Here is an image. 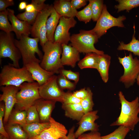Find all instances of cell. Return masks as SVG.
I'll return each instance as SVG.
<instances>
[{"label": "cell", "instance_id": "1", "mask_svg": "<svg viewBox=\"0 0 139 139\" xmlns=\"http://www.w3.org/2000/svg\"><path fill=\"white\" fill-rule=\"evenodd\" d=\"M120 103L121 105L120 114L116 120L110 126H122L134 130L135 125L139 122V98L137 97L131 102L125 99L121 91L118 93Z\"/></svg>", "mask_w": 139, "mask_h": 139}, {"label": "cell", "instance_id": "2", "mask_svg": "<svg viewBox=\"0 0 139 139\" xmlns=\"http://www.w3.org/2000/svg\"><path fill=\"white\" fill-rule=\"evenodd\" d=\"M42 48L44 54L40 63V66L46 71L59 74L60 70L64 67L61 62L62 45L48 41Z\"/></svg>", "mask_w": 139, "mask_h": 139}, {"label": "cell", "instance_id": "3", "mask_svg": "<svg viewBox=\"0 0 139 139\" xmlns=\"http://www.w3.org/2000/svg\"><path fill=\"white\" fill-rule=\"evenodd\" d=\"M34 81L31 73L24 66L18 68L9 64L3 66L0 73V86L11 85L19 87L24 82Z\"/></svg>", "mask_w": 139, "mask_h": 139}, {"label": "cell", "instance_id": "4", "mask_svg": "<svg viewBox=\"0 0 139 139\" xmlns=\"http://www.w3.org/2000/svg\"><path fill=\"white\" fill-rule=\"evenodd\" d=\"M99 38L92 29L89 30H81L79 32L73 34L71 36L70 45L80 53H95L99 55L104 54L102 50H98L94 46L98 41Z\"/></svg>", "mask_w": 139, "mask_h": 139}, {"label": "cell", "instance_id": "5", "mask_svg": "<svg viewBox=\"0 0 139 139\" xmlns=\"http://www.w3.org/2000/svg\"><path fill=\"white\" fill-rule=\"evenodd\" d=\"M39 85L37 82H24L19 87L16 95V109L27 111L35 101L41 98L39 93Z\"/></svg>", "mask_w": 139, "mask_h": 139}, {"label": "cell", "instance_id": "6", "mask_svg": "<svg viewBox=\"0 0 139 139\" xmlns=\"http://www.w3.org/2000/svg\"><path fill=\"white\" fill-rule=\"evenodd\" d=\"M39 41L38 38H32L24 35L19 40L15 39L14 43L21 54L23 66L30 62L39 60L35 56L36 54L42 59L43 55L38 47Z\"/></svg>", "mask_w": 139, "mask_h": 139}, {"label": "cell", "instance_id": "7", "mask_svg": "<svg viewBox=\"0 0 139 139\" xmlns=\"http://www.w3.org/2000/svg\"><path fill=\"white\" fill-rule=\"evenodd\" d=\"M118 59L124 68L123 74L119 81L124 84L125 88H128L133 85L139 74V59L137 57L134 58L131 52L128 56Z\"/></svg>", "mask_w": 139, "mask_h": 139}, {"label": "cell", "instance_id": "8", "mask_svg": "<svg viewBox=\"0 0 139 139\" xmlns=\"http://www.w3.org/2000/svg\"><path fill=\"white\" fill-rule=\"evenodd\" d=\"M14 39L11 32H0V58H9L13 62V65L20 68L19 61L22 56L19 50L15 45Z\"/></svg>", "mask_w": 139, "mask_h": 139}, {"label": "cell", "instance_id": "9", "mask_svg": "<svg viewBox=\"0 0 139 139\" xmlns=\"http://www.w3.org/2000/svg\"><path fill=\"white\" fill-rule=\"evenodd\" d=\"M126 18L124 15L118 18L114 17L108 11L106 5L104 4L101 14L92 30L97 35L99 38H100L106 33L109 29L112 27H124L123 21Z\"/></svg>", "mask_w": 139, "mask_h": 139}, {"label": "cell", "instance_id": "10", "mask_svg": "<svg viewBox=\"0 0 139 139\" xmlns=\"http://www.w3.org/2000/svg\"><path fill=\"white\" fill-rule=\"evenodd\" d=\"M52 5L47 4L38 14L31 27V34L34 38L40 39V44L42 47L47 41L46 22L51 13Z\"/></svg>", "mask_w": 139, "mask_h": 139}, {"label": "cell", "instance_id": "11", "mask_svg": "<svg viewBox=\"0 0 139 139\" xmlns=\"http://www.w3.org/2000/svg\"><path fill=\"white\" fill-rule=\"evenodd\" d=\"M57 77V76L54 75L46 82L40 86L39 93L41 98L62 103L65 92L58 86Z\"/></svg>", "mask_w": 139, "mask_h": 139}, {"label": "cell", "instance_id": "12", "mask_svg": "<svg viewBox=\"0 0 139 139\" xmlns=\"http://www.w3.org/2000/svg\"><path fill=\"white\" fill-rule=\"evenodd\" d=\"M0 90L2 93L0 94V101L4 102L5 107L3 123L6 124L13 107L16 103V95L19 88L14 86L8 85L1 86Z\"/></svg>", "mask_w": 139, "mask_h": 139}, {"label": "cell", "instance_id": "13", "mask_svg": "<svg viewBox=\"0 0 139 139\" xmlns=\"http://www.w3.org/2000/svg\"><path fill=\"white\" fill-rule=\"evenodd\" d=\"M76 23L74 17H61L55 32L54 42L62 45L67 44L71 38L69 30L74 27Z\"/></svg>", "mask_w": 139, "mask_h": 139}, {"label": "cell", "instance_id": "14", "mask_svg": "<svg viewBox=\"0 0 139 139\" xmlns=\"http://www.w3.org/2000/svg\"><path fill=\"white\" fill-rule=\"evenodd\" d=\"M49 122V126L33 139H59L66 137L68 131L64 125L51 117Z\"/></svg>", "mask_w": 139, "mask_h": 139}, {"label": "cell", "instance_id": "15", "mask_svg": "<svg viewBox=\"0 0 139 139\" xmlns=\"http://www.w3.org/2000/svg\"><path fill=\"white\" fill-rule=\"evenodd\" d=\"M98 110L92 111L85 114L79 121L78 128L74 133L77 138L84 132L88 131H98L99 126L95 122L99 118Z\"/></svg>", "mask_w": 139, "mask_h": 139}, {"label": "cell", "instance_id": "16", "mask_svg": "<svg viewBox=\"0 0 139 139\" xmlns=\"http://www.w3.org/2000/svg\"><path fill=\"white\" fill-rule=\"evenodd\" d=\"M41 60L29 62L23 65L31 73L34 81H36L39 86L46 82L54 73L43 69L40 63Z\"/></svg>", "mask_w": 139, "mask_h": 139}, {"label": "cell", "instance_id": "17", "mask_svg": "<svg viewBox=\"0 0 139 139\" xmlns=\"http://www.w3.org/2000/svg\"><path fill=\"white\" fill-rule=\"evenodd\" d=\"M45 0H32L27 5L25 11L19 13L16 17L20 20L26 21L30 24L34 23L38 14L46 6Z\"/></svg>", "mask_w": 139, "mask_h": 139}, {"label": "cell", "instance_id": "18", "mask_svg": "<svg viewBox=\"0 0 139 139\" xmlns=\"http://www.w3.org/2000/svg\"><path fill=\"white\" fill-rule=\"evenodd\" d=\"M7 9L8 20L11 23L13 31L18 39H20L23 35L29 36L31 34V24L26 21L19 19L15 16L13 10L8 8Z\"/></svg>", "mask_w": 139, "mask_h": 139}, {"label": "cell", "instance_id": "19", "mask_svg": "<svg viewBox=\"0 0 139 139\" xmlns=\"http://www.w3.org/2000/svg\"><path fill=\"white\" fill-rule=\"evenodd\" d=\"M56 102L40 98L35 102V107L39 114L41 123L49 122L51 114L55 107Z\"/></svg>", "mask_w": 139, "mask_h": 139}, {"label": "cell", "instance_id": "20", "mask_svg": "<svg viewBox=\"0 0 139 139\" xmlns=\"http://www.w3.org/2000/svg\"><path fill=\"white\" fill-rule=\"evenodd\" d=\"M62 45V51L61 62L62 65L74 67L76 63L80 60V53L70 45L63 44Z\"/></svg>", "mask_w": 139, "mask_h": 139}, {"label": "cell", "instance_id": "21", "mask_svg": "<svg viewBox=\"0 0 139 139\" xmlns=\"http://www.w3.org/2000/svg\"><path fill=\"white\" fill-rule=\"evenodd\" d=\"M53 5L56 12L61 16L74 17L76 16L78 12L69 0H55Z\"/></svg>", "mask_w": 139, "mask_h": 139}, {"label": "cell", "instance_id": "22", "mask_svg": "<svg viewBox=\"0 0 139 139\" xmlns=\"http://www.w3.org/2000/svg\"><path fill=\"white\" fill-rule=\"evenodd\" d=\"M61 17L52 5L51 14L47 20L46 25L47 37L48 41L54 42L55 32Z\"/></svg>", "mask_w": 139, "mask_h": 139}, {"label": "cell", "instance_id": "23", "mask_svg": "<svg viewBox=\"0 0 139 139\" xmlns=\"http://www.w3.org/2000/svg\"><path fill=\"white\" fill-rule=\"evenodd\" d=\"M62 108L64 111L65 116L73 120L79 121L84 114L80 103H62Z\"/></svg>", "mask_w": 139, "mask_h": 139}, {"label": "cell", "instance_id": "24", "mask_svg": "<svg viewBox=\"0 0 139 139\" xmlns=\"http://www.w3.org/2000/svg\"><path fill=\"white\" fill-rule=\"evenodd\" d=\"M50 125V122L26 124L22 127L27 133L28 139H33L40 135Z\"/></svg>", "mask_w": 139, "mask_h": 139}, {"label": "cell", "instance_id": "25", "mask_svg": "<svg viewBox=\"0 0 139 139\" xmlns=\"http://www.w3.org/2000/svg\"><path fill=\"white\" fill-rule=\"evenodd\" d=\"M111 57L108 54L99 55L98 64L97 70L99 73L103 82L106 83L109 79V70Z\"/></svg>", "mask_w": 139, "mask_h": 139}, {"label": "cell", "instance_id": "26", "mask_svg": "<svg viewBox=\"0 0 139 139\" xmlns=\"http://www.w3.org/2000/svg\"><path fill=\"white\" fill-rule=\"evenodd\" d=\"M99 55L94 53L86 54L84 57L78 63L79 67L81 69L87 68L97 69L99 62Z\"/></svg>", "mask_w": 139, "mask_h": 139}, {"label": "cell", "instance_id": "27", "mask_svg": "<svg viewBox=\"0 0 139 139\" xmlns=\"http://www.w3.org/2000/svg\"><path fill=\"white\" fill-rule=\"evenodd\" d=\"M4 127L11 139H28L27 133L19 125L6 124Z\"/></svg>", "mask_w": 139, "mask_h": 139}, {"label": "cell", "instance_id": "28", "mask_svg": "<svg viewBox=\"0 0 139 139\" xmlns=\"http://www.w3.org/2000/svg\"><path fill=\"white\" fill-rule=\"evenodd\" d=\"M27 111L16 109L12 110L8 119L7 124H18L22 127L26 124Z\"/></svg>", "mask_w": 139, "mask_h": 139}, {"label": "cell", "instance_id": "29", "mask_svg": "<svg viewBox=\"0 0 139 139\" xmlns=\"http://www.w3.org/2000/svg\"><path fill=\"white\" fill-rule=\"evenodd\" d=\"M135 28L134 26V33L131 41L127 44L122 41L120 42L117 49L119 50H127L132 53L135 55L139 57V40H137L135 37Z\"/></svg>", "mask_w": 139, "mask_h": 139}, {"label": "cell", "instance_id": "30", "mask_svg": "<svg viewBox=\"0 0 139 139\" xmlns=\"http://www.w3.org/2000/svg\"><path fill=\"white\" fill-rule=\"evenodd\" d=\"M118 4L114 6L117 12L126 10L128 12L133 8L139 6V0H117Z\"/></svg>", "mask_w": 139, "mask_h": 139}, {"label": "cell", "instance_id": "31", "mask_svg": "<svg viewBox=\"0 0 139 139\" xmlns=\"http://www.w3.org/2000/svg\"><path fill=\"white\" fill-rule=\"evenodd\" d=\"M130 129L128 128L120 126L114 131L107 135L101 136L102 139H124Z\"/></svg>", "mask_w": 139, "mask_h": 139}, {"label": "cell", "instance_id": "32", "mask_svg": "<svg viewBox=\"0 0 139 139\" xmlns=\"http://www.w3.org/2000/svg\"><path fill=\"white\" fill-rule=\"evenodd\" d=\"M89 1L91 4L92 12V20L93 21H97L102 12L104 5L103 1L89 0Z\"/></svg>", "mask_w": 139, "mask_h": 139}, {"label": "cell", "instance_id": "33", "mask_svg": "<svg viewBox=\"0 0 139 139\" xmlns=\"http://www.w3.org/2000/svg\"><path fill=\"white\" fill-rule=\"evenodd\" d=\"M78 20L86 23L92 20V12L90 3L81 11H78L76 16Z\"/></svg>", "mask_w": 139, "mask_h": 139}, {"label": "cell", "instance_id": "34", "mask_svg": "<svg viewBox=\"0 0 139 139\" xmlns=\"http://www.w3.org/2000/svg\"><path fill=\"white\" fill-rule=\"evenodd\" d=\"M57 81L58 86L62 90L65 89L70 91L73 90L75 89L77 84L74 82H71L61 74L57 76Z\"/></svg>", "mask_w": 139, "mask_h": 139}, {"label": "cell", "instance_id": "35", "mask_svg": "<svg viewBox=\"0 0 139 139\" xmlns=\"http://www.w3.org/2000/svg\"><path fill=\"white\" fill-rule=\"evenodd\" d=\"M8 20L7 9L0 12V29L6 33L13 31L12 25Z\"/></svg>", "mask_w": 139, "mask_h": 139}, {"label": "cell", "instance_id": "36", "mask_svg": "<svg viewBox=\"0 0 139 139\" xmlns=\"http://www.w3.org/2000/svg\"><path fill=\"white\" fill-rule=\"evenodd\" d=\"M88 93L86 97L81 100L80 103L84 114L93 111L94 103L93 100V93L89 88H88Z\"/></svg>", "mask_w": 139, "mask_h": 139}, {"label": "cell", "instance_id": "37", "mask_svg": "<svg viewBox=\"0 0 139 139\" xmlns=\"http://www.w3.org/2000/svg\"><path fill=\"white\" fill-rule=\"evenodd\" d=\"M26 124L40 122L39 114L34 105L30 107L27 111Z\"/></svg>", "mask_w": 139, "mask_h": 139}, {"label": "cell", "instance_id": "38", "mask_svg": "<svg viewBox=\"0 0 139 139\" xmlns=\"http://www.w3.org/2000/svg\"><path fill=\"white\" fill-rule=\"evenodd\" d=\"M59 74L64 76L68 80L73 81L77 83L79 79L80 73L79 72H74L71 70H67L64 68L60 70Z\"/></svg>", "mask_w": 139, "mask_h": 139}, {"label": "cell", "instance_id": "39", "mask_svg": "<svg viewBox=\"0 0 139 139\" xmlns=\"http://www.w3.org/2000/svg\"><path fill=\"white\" fill-rule=\"evenodd\" d=\"M81 100L75 97L70 91L65 92L62 103L72 104L80 103Z\"/></svg>", "mask_w": 139, "mask_h": 139}, {"label": "cell", "instance_id": "40", "mask_svg": "<svg viewBox=\"0 0 139 139\" xmlns=\"http://www.w3.org/2000/svg\"><path fill=\"white\" fill-rule=\"evenodd\" d=\"M5 112V107L4 102H1L0 105V133L3 136L9 138L4 125L3 119Z\"/></svg>", "mask_w": 139, "mask_h": 139}, {"label": "cell", "instance_id": "41", "mask_svg": "<svg viewBox=\"0 0 139 139\" xmlns=\"http://www.w3.org/2000/svg\"><path fill=\"white\" fill-rule=\"evenodd\" d=\"M77 139H102L100 133L98 131H91L87 133H83Z\"/></svg>", "mask_w": 139, "mask_h": 139}, {"label": "cell", "instance_id": "42", "mask_svg": "<svg viewBox=\"0 0 139 139\" xmlns=\"http://www.w3.org/2000/svg\"><path fill=\"white\" fill-rule=\"evenodd\" d=\"M88 88H82L79 90L74 92L73 94L77 98L82 100L85 98L88 95Z\"/></svg>", "mask_w": 139, "mask_h": 139}, {"label": "cell", "instance_id": "43", "mask_svg": "<svg viewBox=\"0 0 139 139\" xmlns=\"http://www.w3.org/2000/svg\"><path fill=\"white\" fill-rule=\"evenodd\" d=\"M14 4V2L13 0H0V12L5 11L7 7L13 5Z\"/></svg>", "mask_w": 139, "mask_h": 139}, {"label": "cell", "instance_id": "44", "mask_svg": "<svg viewBox=\"0 0 139 139\" xmlns=\"http://www.w3.org/2000/svg\"><path fill=\"white\" fill-rule=\"evenodd\" d=\"M88 1L86 0H72L71 1V3L72 6L76 9L85 5Z\"/></svg>", "mask_w": 139, "mask_h": 139}, {"label": "cell", "instance_id": "45", "mask_svg": "<svg viewBox=\"0 0 139 139\" xmlns=\"http://www.w3.org/2000/svg\"><path fill=\"white\" fill-rule=\"evenodd\" d=\"M75 127L73 126L69 131L66 137L65 138H61L59 139H77L74 135V130Z\"/></svg>", "mask_w": 139, "mask_h": 139}, {"label": "cell", "instance_id": "46", "mask_svg": "<svg viewBox=\"0 0 139 139\" xmlns=\"http://www.w3.org/2000/svg\"><path fill=\"white\" fill-rule=\"evenodd\" d=\"M27 5V3L25 1H21L19 5V8L20 10H23L25 9Z\"/></svg>", "mask_w": 139, "mask_h": 139}, {"label": "cell", "instance_id": "47", "mask_svg": "<svg viewBox=\"0 0 139 139\" xmlns=\"http://www.w3.org/2000/svg\"><path fill=\"white\" fill-rule=\"evenodd\" d=\"M137 83L138 85H139V74L137 77L136 80Z\"/></svg>", "mask_w": 139, "mask_h": 139}, {"label": "cell", "instance_id": "48", "mask_svg": "<svg viewBox=\"0 0 139 139\" xmlns=\"http://www.w3.org/2000/svg\"><path fill=\"white\" fill-rule=\"evenodd\" d=\"M1 139H11L9 138H7V137H5L3 136H2V138H1Z\"/></svg>", "mask_w": 139, "mask_h": 139}, {"label": "cell", "instance_id": "49", "mask_svg": "<svg viewBox=\"0 0 139 139\" xmlns=\"http://www.w3.org/2000/svg\"></svg>", "mask_w": 139, "mask_h": 139}]
</instances>
